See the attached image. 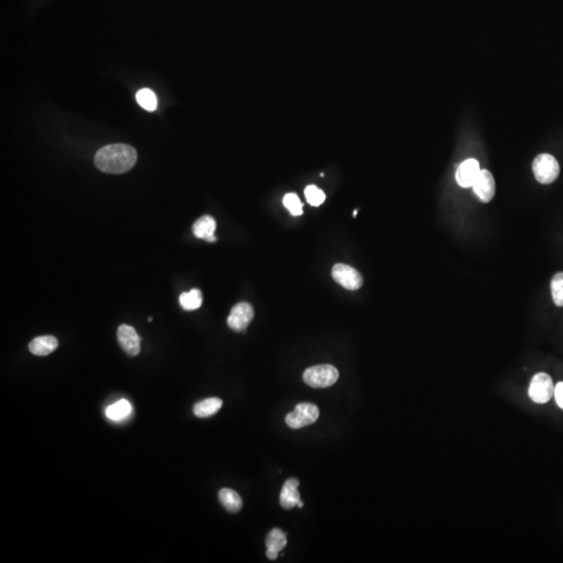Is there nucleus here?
Wrapping results in <instances>:
<instances>
[{"label":"nucleus","mask_w":563,"mask_h":563,"mask_svg":"<svg viewBox=\"0 0 563 563\" xmlns=\"http://www.w3.org/2000/svg\"><path fill=\"white\" fill-rule=\"evenodd\" d=\"M137 152L128 144L103 146L94 157L95 166L105 173L121 175L128 173L137 162Z\"/></svg>","instance_id":"1"},{"label":"nucleus","mask_w":563,"mask_h":563,"mask_svg":"<svg viewBox=\"0 0 563 563\" xmlns=\"http://www.w3.org/2000/svg\"><path fill=\"white\" fill-rule=\"evenodd\" d=\"M339 372L334 366L324 364V365L312 366L304 372V382L312 388H327L332 386L337 382Z\"/></svg>","instance_id":"2"},{"label":"nucleus","mask_w":563,"mask_h":563,"mask_svg":"<svg viewBox=\"0 0 563 563\" xmlns=\"http://www.w3.org/2000/svg\"><path fill=\"white\" fill-rule=\"evenodd\" d=\"M532 169L538 183L544 185H548L556 181L560 173L558 161L548 154H542L536 157Z\"/></svg>","instance_id":"3"},{"label":"nucleus","mask_w":563,"mask_h":563,"mask_svg":"<svg viewBox=\"0 0 563 563\" xmlns=\"http://www.w3.org/2000/svg\"><path fill=\"white\" fill-rule=\"evenodd\" d=\"M320 416L318 406L311 403H301L295 407V411L286 415V424L291 429H301L312 425Z\"/></svg>","instance_id":"4"},{"label":"nucleus","mask_w":563,"mask_h":563,"mask_svg":"<svg viewBox=\"0 0 563 563\" xmlns=\"http://www.w3.org/2000/svg\"><path fill=\"white\" fill-rule=\"evenodd\" d=\"M555 386L552 378L546 372L536 374L529 387V397L537 404H546L554 395Z\"/></svg>","instance_id":"5"},{"label":"nucleus","mask_w":563,"mask_h":563,"mask_svg":"<svg viewBox=\"0 0 563 563\" xmlns=\"http://www.w3.org/2000/svg\"><path fill=\"white\" fill-rule=\"evenodd\" d=\"M332 277L336 283L347 289V291H357L361 288L363 285V277L357 269L353 268L349 265L338 264L334 265L332 269Z\"/></svg>","instance_id":"6"},{"label":"nucleus","mask_w":563,"mask_h":563,"mask_svg":"<svg viewBox=\"0 0 563 563\" xmlns=\"http://www.w3.org/2000/svg\"><path fill=\"white\" fill-rule=\"evenodd\" d=\"M254 309L248 303H240L234 306L227 318V326L235 332H243L250 326L254 318Z\"/></svg>","instance_id":"7"},{"label":"nucleus","mask_w":563,"mask_h":563,"mask_svg":"<svg viewBox=\"0 0 563 563\" xmlns=\"http://www.w3.org/2000/svg\"><path fill=\"white\" fill-rule=\"evenodd\" d=\"M118 343L130 357H136L140 353V337L132 327L121 324L117 331Z\"/></svg>","instance_id":"8"},{"label":"nucleus","mask_w":563,"mask_h":563,"mask_svg":"<svg viewBox=\"0 0 563 563\" xmlns=\"http://www.w3.org/2000/svg\"><path fill=\"white\" fill-rule=\"evenodd\" d=\"M474 192L483 202H490L496 194V182L490 171L483 169L480 171L473 186Z\"/></svg>","instance_id":"9"},{"label":"nucleus","mask_w":563,"mask_h":563,"mask_svg":"<svg viewBox=\"0 0 563 563\" xmlns=\"http://www.w3.org/2000/svg\"><path fill=\"white\" fill-rule=\"evenodd\" d=\"M480 171H481V169H480L479 162L477 160H475V159L465 160V162L459 165L458 169H457V183L462 188L473 187Z\"/></svg>","instance_id":"10"},{"label":"nucleus","mask_w":563,"mask_h":563,"mask_svg":"<svg viewBox=\"0 0 563 563\" xmlns=\"http://www.w3.org/2000/svg\"><path fill=\"white\" fill-rule=\"evenodd\" d=\"M299 485V480L295 479V478L285 482L283 488H282L281 494H279V504L283 508L289 510V509L297 506L300 501H301V496H300L299 492H297Z\"/></svg>","instance_id":"11"},{"label":"nucleus","mask_w":563,"mask_h":563,"mask_svg":"<svg viewBox=\"0 0 563 563\" xmlns=\"http://www.w3.org/2000/svg\"><path fill=\"white\" fill-rule=\"evenodd\" d=\"M194 236L198 239L206 240L208 242L216 241L214 236L216 231V221L210 215H205L194 223L192 227Z\"/></svg>","instance_id":"12"},{"label":"nucleus","mask_w":563,"mask_h":563,"mask_svg":"<svg viewBox=\"0 0 563 563\" xmlns=\"http://www.w3.org/2000/svg\"><path fill=\"white\" fill-rule=\"evenodd\" d=\"M59 347L58 339L53 336L36 337L28 345L30 352L36 356H47L55 351Z\"/></svg>","instance_id":"13"},{"label":"nucleus","mask_w":563,"mask_h":563,"mask_svg":"<svg viewBox=\"0 0 563 563\" xmlns=\"http://www.w3.org/2000/svg\"><path fill=\"white\" fill-rule=\"evenodd\" d=\"M223 399L210 397L196 404L193 407L194 415L200 418H208L216 414L223 407Z\"/></svg>","instance_id":"14"},{"label":"nucleus","mask_w":563,"mask_h":563,"mask_svg":"<svg viewBox=\"0 0 563 563\" xmlns=\"http://www.w3.org/2000/svg\"><path fill=\"white\" fill-rule=\"evenodd\" d=\"M219 502L229 513H237L241 510V496L231 488H223L218 494Z\"/></svg>","instance_id":"15"},{"label":"nucleus","mask_w":563,"mask_h":563,"mask_svg":"<svg viewBox=\"0 0 563 563\" xmlns=\"http://www.w3.org/2000/svg\"><path fill=\"white\" fill-rule=\"evenodd\" d=\"M132 412V405L126 399H120L105 410L107 417L112 420H121L128 417Z\"/></svg>","instance_id":"16"},{"label":"nucleus","mask_w":563,"mask_h":563,"mask_svg":"<svg viewBox=\"0 0 563 563\" xmlns=\"http://www.w3.org/2000/svg\"><path fill=\"white\" fill-rule=\"evenodd\" d=\"M180 304L186 311H193L200 309L202 304V295L200 289H192L189 293L180 295Z\"/></svg>","instance_id":"17"},{"label":"nucleus","mask_w":563,"mask_h":563,"mask_svg":"<svg viewBox=\"0 0 563 563\" xmlns=\"http://www.w3.org/2000/svg\"><path fill=\"white\" fill-rule=\"evenodd\" d=\"M287 537L286 533L282 531L281 529L271 530L266 537V548L267 550L275 551V552L279 553L283 548L286 546Z\"/></svg>","instance_id":"18"},{"label":"nucleus","mask_w":563,"mask_h":563,"mask_svg":"<svg viewBox=\"0 0 563 563\" xmlns=\"http://www.w3.org/2000/svg\"><path fill=\"white\" fill-rule=\"evenodd\" d=\"M136 99L140 107L146 111L155 112L158 107L156 94L150 89L144 88L139 90L136 94Z\"/></svg>","instance_id":"19"},{"label":"nucleus","mask_w":563,"mask_h":563,"mask_svg":"<svg viewBox=\"0 0 563 563\" xmlns=\"http://www.w3.org/2000/svg\"><path fill=\"white\" fill-rule=\"evenodd\" d=\"M551 291L555 305L563 307V272H558L554 275L551 282Z\"/></svg>","instance_id":"20"},{"label":"nucleus","mask_w":563,"mask_h":563,"mask_svg":"<svg viewBox=\"0 0 563 563\" xmlns=\"http://www.w3.org/2000/svg\"><path fill=\"white\" fill-rule=\"evenodd\" d=\"M283 204L293 216H301L303 214V204H302L301 200H300L297 194H286L283 198Z\"/></svg>","instance_id":"21"},{"label":"nucleus","mask_w":563,"mask_h":563,"mask_svg":"<svg viewBox=\"0 0 563 563\" xmlns=\"http://www.w3.org/2000/svg\"><path fill=\"white\" fill-rule=\"evenodd\" d=\"M306 200L308 204L313 207H318L326 200V194L322 190L314 185L308 186L305 190Z\"/></svg>","instance_id":"22"},{"label":"nucleus","mask_w":563,"mask_h":563,"mask_svg":"<svg viewBox=\"0 0 563 563\" xmlns=\"http://www.w3.org/2000/svg\"><path fill=\"white\" fill-rule=\"evenodd\" d=\"M554 395L557 405L563 410V382H559L555 386Z\"/></svg>","instance_id":"23"},{"label":"nucleus","mask_w":563,"mask_h":563,"mask_svg":"<svg viewBox=\"0 0 563 563\" xmlns=\"http://www.w3.org/2000/svg\"><path fill=\"white\" fill-rule=\"evenodd\" d=\"M266 556L268 557V559H270V560H275L277 556H279V553L275 552V551L267 550Z\"/></svg>","instance_id":"24"},{"label":"nucleus","mask_w":563,"mask_h":563,"mask_svg":"<svg viewBox=\"0 0 563 563\" xmlns=\"http://www.w3.org/2000/svg\"><path fill=\"white\" fill-rule=\"evenodd\" d=\"M303 506H304V503L302 502V501H300L299 504H297V507H299V508H302V507H303Z\"/></svg>","instance_id":"25"},{"label":"nucleus","mask_w":563,"mask_h":563,"mask_svg":"<svg viewBox=\"0 0 563 563\" xmlns=\"http://www.w3.org/2000/svg\"><path fill=\"white\" fill-rule=\"evenodd\" d=\"M357 213H358L357 210H356L355 212H354V217L357 216Z\"/></svg>","instance_id":"26"}]
</instances>
